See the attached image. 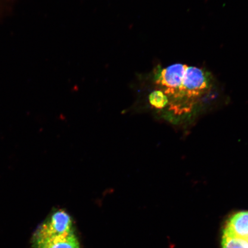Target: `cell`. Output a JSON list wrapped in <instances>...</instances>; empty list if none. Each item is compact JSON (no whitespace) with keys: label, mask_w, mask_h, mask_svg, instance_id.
I'll use <instances>...</instances> for the list:
<instances>
[{"label":"cell","mask_w":248,"mask_h":248,"mask_svg":"<svg viewBox=\"0 0 248 248\" xmlns=\"http://www.w3.org/2000/svg\"><path fill=\"white\" fill-rule=\"evenodd\" d=\"M222 247V248H248V238L237 236L224 229Z\"/></svg>","instance_id":"5"},{"label":"cell","mask_w":248,"mask_h":248,"mask_svg":"<svg viewBox=\"0 0 248 248\" xmlns=\"http://www.w3.org/2000/svg\"><path fill=\"white\" fill-rule=\"evenodd\" d=\"M156 83L168 98L170 110L176 114L189 113L209 87V77L196 67L175 64L162 70Z\"/></svg>","instance_id":"1"},{"label":"cell","mask_w":248,"mask_h":248,"mask_svg":"<svg viewBox=\"0 0 248 248\" xmlns=\"http://www.w3.org/2000/svg\"><path fill=\"white\" fill-rule=\"evenodd\" d=\"M225 229L237 236L248 238V212L237 213L232 216Z\"/></svg>","instance_id":"3"},{"label":"cell","mask_w":248,"mask_h":248,"mask_svg":"<svg viewBox=\"0 0 248 248\" xmlns=\"http://www.w3.org/2000/svg\"><path fill=\"white\" fill-rule=\"evenodd\" d=\"M39 248H79V245L74 232H71L46 241Z\"/></svg>","instance_id":"4"},{"label":"cell","mask_w":248,"mask_h":248,"mask_svg":"<svg viewBox=\"0 0 248 248\" xmlns=\"http://www.w3.org/2000/svg\"><path fill=\"white\" fill-rule=\"evenodd\" d=\"M71 232H73L71 217L64 211L58 210L39 229L36 234V243L39 248L46 241Z\"/></svg>","instance_id":"2"},{"label":"cell","mask_w":248,"mask_h":248,"mask_svg":"<svg viewBox=\"0 0 248 248\" xmlns=\"http://www.w3.org/2000/svg\"><path fill=\"white\" fill-rule=\"evenodd\" d=\"M149 101L152 106L162 109L169 104L168 98L160 90L152 92L149 96Z\"/></svg>","instance_id":"6"}]
</instances>
